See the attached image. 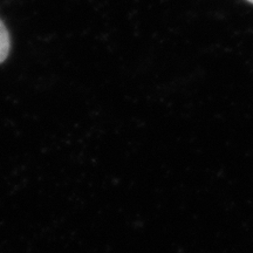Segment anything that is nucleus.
<instances>
[{"mask_svg":"<svg viewBox=\"0 0 253 253\" xmlns=\"http://www.w3.org/2000/svg\"><path fill=\"white\" fill-rule=\"evenodd\" d=\"M9 46H11V41H9V34L7 28L0 20V63L4 62L7 58L9 53Z\"/></svg>","mask_w":253,"mask_h":253,"instance_id":"f257e3e1","label":"nucleus"},{"mask_svg":"<svg viewBox=\"0 0 253 253\" xmlns=\"http://www.w3.org/2000/svg\"><path fill=\"white\" fill-rule=\"evenodd\" d=\"M249 2H251V4H253V0H248Z\"/></svg>","mask_w":253,"mask_h":253,"instance_id":"f03ea898","label":"nucleus"}]
</instances>
